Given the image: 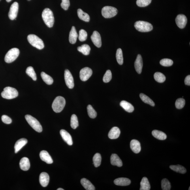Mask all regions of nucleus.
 <instances>
[{
	"label": "nucleus",
	"mask_w": 190,
	"mask_h": 190,
	"mask_svg": "<svg viewBox=\"0 0 190 190\" xmlns=\"http://www.w3.org/2000/svg\"><path fill=\"white\" fill-rule=\"evenodd\" d=\"M42 18L45 24L49 27L54 25V18L53 12L50 8H46L42 13Z\"/></svg>",
	"instance_id": "1"
},
{
	"label": "nucleus",
	"mask_w": 190,
	"mask_h": 190,
	"mask_svg": "<svg viewBox=\"0 0 190 190\" xmlns=\"http://www.w3.org/2000/svg\"><path fill=\"white\" fill-rule=\"evenodd\" d=\"M27 39L32 46L38 50H41L44 48L43 41L37 36L34 34H31L27 36Z\"/></svg>",
	"instance_id": "2"
},
{
	"label": "nucleus",
	"mask_w": 190,
	"mask_h": 190,
	"mask_svg": "<svg viewBox=\"0 0 190 190\" xmlns=\"http://www.w3.org/2000/svg\"><path fill=\"white\" fill-rule=\"evenodd\" d=\"M66 105V100L63 97L58 96L55 98L53 101L52 108L56 113H60Z\"/></svg>",
	"instance_id": "3"
},
{
	"label": "nucleus",
	"mask_w": 190,
	"mask_h": 190,
	"mask_svg": "<svg viewBox=\"0 0 190 190\" xmlns=\"http://www.w3.org/2000/svg\"><path fill=\"white\" fill-rule=\"evenodd\" d=\"M18 91L15 89L10 87L4 88L1 93L2 97L7 99H14L18 97Z\"/></svg>",
	"instance_id": "4"
},
{
	"label": "nucleus",
	"mask_w": 190,
	"mask_h": 190,
	"mask_svg": "<svg viewBox=\"0 0 190 190\" xmlns=\"http://www.w3.org/2000/svg\"><path fill=\"white\" fill-rule=\"evenodd\" d=\"M134 27L138 31L141 32H148L153 29L152 24L143 21H138L134 24Z\"/></svg>",
	"instance_id": "5"
},
{
	"label": "nucleus",
	"mask_w": 190,
	"mask_h": 190,
	"mask_svg": "<svg viewBox=\"0 0 190 190\" xmlns=\"http://www.w3.org/2000/svg\"><path fill=\"white\" fill-rule=\"evenodd\" d=\"M25 118L30 125L36 131L38 132H42V126L37 119L30 115H26L25 116Z\"/></svg>",
	"instance_id": "6"
},
{
	"label": "nucleus",
	"mask_w": 190,
	"mask_h": 190,
	"mask_svg": "<svg viewBox=\"0 0 190 190\" xmlns=\"http://www.w3.org/2000/svg\"><path fill=\"white\" fill-rule=\"evenodd\" d=\"M20 54V50L17 48L11 49L6 53L5 57V61L8 63L13 62L18 58Z\"/></svg>",
	"instance_id": "7"
},
{
	"label": "nucleus",
	"mask_w": 190,
	"mask_h": 190,
	"mask_svg": "<svg viewBox=\"0 0 190 190\" xmlns=\"http://www.w3.org/2000/svg\"><path fill=\"white\" fill-rule=\"evenodd\" d=\"M118 12L116 8L110 6H105L101 10L102 16L106 18H112L116 16Z\"/></svg>",
	"instance_id": "8"
},
{
	"label": "nucleus",
	"mask_w": 190,
	"mask_h": 190,
	"mask_svg": "<svg viewBox=\"0 0 190 190\" xmlns=\"http://www.w3.org/2000/svg\"><path fill=\"white\" fill-rule=\"evenodd\" d=\"M92 73V70L90 68L87 67L83 68L81 70L80 72V79L85 82L90 78Z\"/></svg>",
	"instance_id": "9"
},
{
	"label": "nucleus",
	"mask_w": 190,
	"mask_h": 190,
	"mask_svg": "<svg viewBox=\"0 0 190 190\" xmlns=\"http://www.w3.org/2000/svg\"><path fill=\"white\" fill-rule=\"evenodd\" d=\"M19 5L18 2H15L11 6L8 15L11 20H14L18 16Z\"/></svg>",
	"instance_id": "10"
},
{
	"label": "nucleus",
	"mask_w": 190,
	"mask_h": 190,
	"mask_svg": "<svg viewBox=\"0 0 190 190\" xmlns=\"http://www.w3.org/2000/svg\"><path fill=\"white\" fill-rule=\"evenodd\" d=\"M64 75L66 85L70 89H73L74 86V79L71 72L69 70L66 69Z\"/></svg>",
	"instance_id": "11"
},
{
	"label": "nucleus",
	"mask_w": 190,
	"mask_h": 190,
	"mask_svg": "<svg viewBox=\"0 0 190 190\" xmlns=\"http://www.w3.org/2000/svg\"><path fill=\"white\" fill-rule=\"evenodd\" d=\"M176 21L177 26L180 29H183L186 26L187 19L185 15L180 14L176 17Z\"/></svg>",
	"instance_id": "12"
},
{
	"label": "nucleus",
	"mask_w": 190,
	"mask_h": 190,
	"mask_svg": "<svg viewBox=\"0 0 190 190\" xmlns=\"http://www.w3.org/2000/svg\"><path fill=\"white\" fill-rule=\"evenodd\" d=\"M91 39L94 44L97 47L100 48L101 46V36L98 31H95L93 32L91 36Z\"/></svg>",
	"instance_id": "13"
},
{
	"label": "nucleus",
	"mask_w": 190,
	"mask_h": 190,
	"mask_svg": "<svg viewBox=\"0 0 190 190\" xmlns=\"http://www.w3.org/2000/svg\"><path fill=\"white\" fill-rule=\"evenodd\" d=\"M143 66V60L141 55L139 54L137 55L134 63V67L138 73L139 74L141 73Z\"/></svg>",
	"instance_id": "14"
},
{
	"label": "nucleus",
	"mask_w": 190,
	"mask_h": 190,
	"mask_svg": "<svg viewBox=\"0 0 190 190\" xmlns=\"http://www.w3.org/2000/svg\"><path fill=\"white\" fill-rule=\"evenodd\" d=\"M39 181L40 184L43 187L47 186L50 181V176L49 175L45 172H43L40 174L39 177Z\"/></svg>",
	"instance_id": "15"
},
{
	"label": "nucleus",
	"mask_w": 190,
	"mask_h": 190,
	"mask_svg": "<svg viewBox=\"0 0 190 190\" xmlns=\"http://www.w3.org/2000/svg\"><path fill=\"white\" fill-rule=\"evenodd\" d=\"M60 134L63 140L69 146H72L73 143L70 134L65 130H61Z\"/></svg>",
	"instance_id": "16"
},
{
	"label": "nucleus",
	"mask_w": 190,
	"mask_h": 190,
	"mask_svg": "<svg viewBox=\"0 0 190 190\" xmlns=\"http://www.w3.org/2000/svg\"><path fill=\"white\" fill-rule=\"evenodd\" d=\"M40 159L47 164H52L53 163V160L50 156L46 151L43 150L40 152Z\"/></svg>",
	"instance_id": "17"
},
{
	"label": "nucleus",
	"mask_w": 190,
	"mask_h": 190,
	"mask_svg": "<svg viewBox=\"0 0 190 190\" xmlns=\"http://www.w3.org/2000/svg\"><path fill=\"white\" fill-rule=\"evenodd\" d=\"M121 134V131L119 128L114 127L110 130L108 134V136L111 139H116L119 137Z\"/></svg>",
	"instance_id": "18"
},
{
	"label": "nucleus",
	"mask_w": 190,
	"mask_h": 190,
	"mask_svg": "<svg viewBox=\"0 0 190 190\" xmlns=\"http://www.w3.org/2000/svg\"><path fill=\"white\" fill-rule=\"evenodd\" d=\"M130 148L134 153H138L140 152L141 146L140 143L137 140H132L130 142Z\"/></svg>",
	"instance_id": "19"
},
{
	"label": "nucleus",
	"mask_w": 190,
	"mask_h": 190,
	"mask_svg": "<svg viewBox=\"0 0 190 190\" xmlns=\"http://www.w3.org/2000/svg\"><path fill=\"white\" fill-rule=\"evenodd\" d=\"M27 143L26 139L23 138L17 141L14 146L15 153H18Z\"/></svg>",
	"instance_id": "20"
},
{
	"label": "nucleus",
	"mask_w": 190,
	"mask_h": 190,
	"mask_svg": "<svg viewBox=\"0 0 190 190\" xmlns=\"http://www.w3.org/2000/svg\"><path fill=\"white\" fill-rule=\"evenodd\" d=\"M114 182L115 185L119 186H127L130 184L131 181L127 178H121L115 179Z\"/></svg>",
	"instance_id": "21"
},
{
	"label": "nucleus",
	"mask_w": 190,
	"mask_h": 190,
	"mask_svg": "<svg viewBox=\"0 0 190 190\" xmlns=\"http://www.w3.org/2000/svg\"><path fill=\"white\" fill-rule=\"evenodd\" d=\"M20 166L21 169L23 171L28 170L30 168V163L29 159L26 157H23L20 162Z\"/></svg>",
	"instance_id": "22"
},
{
	"label": "nucleus",
	"mask_w": 190,
	"mask_h": 190,
	"mask_svg": "<svg viewBox=\"0 0 190 190\" xmlns=\"http://www.w3.org/2000/svg\"><path fill=\"white\" fill-rule=\"evenodd\" d=\"M111 163L113 166H116L121 167L123 166L122 161L116 154H113L111 157Z\"/></svg>",
	"instance_id": "23"
},
{
	"label": "nucleus",
	"mask_w": 190,
	"mask_h": 190,
	"mask_svg": "<svg viewBox=\"0 0 190 190\" xmlns=\"http://www.w3.org/2000/svg\"><path fill=\"white\" fill-rule=\"evenodd\" d=\"M78 37V34L77 33L75 27H72L69 35V41L70 43L74 44L76 42Z\"/></svg>",
	"instance_id": "24"
},
{
	"label": "nucleus",
	"mask_w": 190,
	"mask_h": 190,
	"mask_svg": "<svg viewBox=\"0 0 190 190\" xmlns=\"http://www.w3.org/2000/svg\"><path fill=\"white\" fill-rule=\"evenodd\" d=\"M81 184L87 190H95V188L94 185L87 179L83 178L81 180Z\"/></svg>",
	"instance_id": "25"
},
{
	"label": "nucleus",
	"mask_w": 190,
	"mask_h": 190,
	"mask_svg": "<svg viewBox=\"0 0 190 190\" xmlns=\"http://www.w3.org/2000/svg\"><path fill=\"white\" fill-rule=\"evenodd\" d=\"M120 105L127 112L131 113L134 111V108L132 104L128 102L123 100L120 103Z\"/></svg>",
	"instance_id": "26"
},
{
	"label": "nucleus",
	"mask_w": 190,
	"mask_h": 190,
	"mask_svg": "<svg viewBox=\"0 0 190 190\" xmlns=\"http://www.w3.org/2000/svg\"><path fill=\"white\" fill-rule=\"evenodd\" d=\"M152 134L154 137L159 140H165L167 137L166 134L163 132L157 130H153Z\"/></svg>",
	"instance_id": "27"
},
{
	"label": "nucleus",
	"mask_w": 190,
	"mask_h": 190,
	"mask_svg": "<svg viewBox=\"0 0 190 190\" xmlns=\"http://www.w3.org/2000/svg\"><path fill=\"white\" fill-rule=\"evenodd\" d=\"M140 190H150V185L148 179L146 177H144L140 183Z\"/></svg>",
	"instance_id": "28"
},
{
	"label": "nucleus",
	"mask_w": 190,
	"mask_h": 190,
	"mask_svg": "<svg viewBox=\"0 0 190 190\" xmlns=\"http://www.w3.org/2000/svg\"><path fill=\"white\" fill-rule=\"evenodd\" d=\"M78 15L81 20L86 22H89L90 21V17L89 15L80 8L78 10Z\"/></svg>",
	"instance_id": "29"
},
{
	"label": "nucleus",
	"mask_w": 190,
	"mask_h": 190,
	"mask_svg": "<svg viewBox=\"0 0 190 190\" xmlns=\"http://www.w3.org/2000/svg\"><path fill=\"white\" fill-rule=\"evenodd\" d=\"M78 50L85 55H88L90 53V47L88 44H84L81 46L79 47Z\"/></svg>",
	"instance_id": "30"
},
{
	"label": "nucleus",
	"mask_w": 190,
	"mask_h": 190,
	"mask_svg": "<svg viewBox=\"0 0 190 190\" xmlns=\"http://www.w3.org/2000/svg\"><path fill=\"white\" fill-rule=\"evenodd\" d=\"M170 168L172 170L177 172L181 174H185L186 172V169L183 166L180 165H171L170 166Z\"/></svg>",
	"instance_id": "31"
},
{
	"label": "nucleus",
	"mask_w": 190,
	"mask_h": 190,
	"mask_svg": "<svg viewBox=\"0 0 190 190\" xmlns=\"http://www.w3.org/2000/svg\"><path fill=\"white\" fill-rule=\"evenodd\" d=\"M140 99L142 100L143 101L145 102V103L150 105L151 106H154L155 104L150 98L145 95L143 93H141L140 94Z\"/></svg>",
	"instance_id": "32"
},
{
	"label": "nucleus",
	"mask_w": 190,
	"mask_h": 190,
	"mask_svg": "<svg viewBox=\"0 0 190 190\" xmlns=\"http://www.w3.org/2000/svg\"><path fill=\"white\" fill-rule=\"evenodd\" d=\"M40 75H41L43 80L46 84L51 85L53 84V80L50 76L48 75V74H46L45 72H42Z\"/></svg>",
	"instance_id": "33"
},
{
	"label": "nucleus",
	"mask_w": 190,
	"mask_h": 190,
	"mask_svg": "<svg viewBox=\"0 0 190 190\" xmlns=\"http://www.w3.org/2000/svg\"><path fill=\"white\" fill-rule=\"evenodd\" d=\"M154 78L155 80L159 83H163L166 80L165 76L161 72H155L154 75Z\"/></svg>",
	"instance_id": "34"
},
{
	"label": "nucleus",
	"mask_w": 190,
	"mask_h": 190,
	"mask_svg": "<svg viewBox=\"0 0 190 190\" xmlns=\"http://www.w3.org/2000/svg\"><path fill=\"white\" fill-rule=\"evenodd\" d=\"M93 164L95 167H98L100 165L101 161V155L99 153H96L93 157Z\"/></svg>",
	"instance_id": "35"
},
{
	"label": "nucleus",
	"mask_w": 190,
	"mask_h": 190,
	"mask_svg": "<svg viewBox=\"0 0 190 190\" xmlns=\"http://www.w3.org/2000/svg\"><path fill=\"white\" fill-rule=\"evenodd\" d=\"M116 57L117 62L120 65H122L123 63V57L122 50L119 48L117 50Z\"/></svg>",
	"instance_id": "36"
},
{
	"label": "nucleus",
	"mask_w": 190,
	"mask_h": 190,
	"mask_svg": "<svg viewBox=\"0 0 190 190\" xmlns=\"http://www.w3.org/2000/svg\"><path fill=\"white\" fill-rule=\"evenodd\" d=\"M26 72L34 81H36L37 80V76L33 67L30 66L27 67L26 69Z\"/></svg>",
	"instance_id": "37"
},
{
	"label": "nucleus",
	"mask_w": 190,
	"mask_h": 190,
	"mask_svg": "<svg viewBox=\"0 0 190 190\" xmlns=\"http://www.w3.org/2000/svg\"><path fill=\"white\" fill-rule=\"evenodd\" d=\"M70 126L74 129H75L78 127L79 122L77 117L75 114H72L70 120Z\"/></svg>",
	"instance_id": "38"
},
{
	"label": "nucleus",
	"mask_w": 190,
	"mask_h": 190,
	"mask_svg": "<svg viewBox=\"0 0 190 190\" xmlns=\"http://www.w3.org/2000/svg\"><path fill=\"white\" fill-rule=\"evenodd\" d=\"M161 187L163 190H170L171 185L169 181L166 179H163L161 181Z\"/></svg>",
	"instance_id": "39"
},
{
	"label": "nucleus",
	"mask_w": 190,
	"mask_h": 190,
	"mask_svg": "<svg viewBox=\"0 0 190 190\" xmlns=\"http://www.w3.org/2000/svg\"><path fill=\"white\" fill-rule=\"evenodd\" d=\"M87 112L89 116L91 118H95L97 116V113L92 106L89 105L87 107Z\"/></svg>",
	"instance_id": "40"
},
{
	"label": "nucleus",
	"mask_w": 190,
	"mask_h": 190,
	"mask_svg": "<svg viewBox=\"0 0 190 190\" xmlns=\"http://www.w3.org/2000/svg\"><path fill=\"white\" fill-rule=\"evenodd\" d=\"M152 0H137V5L140 7H146L150 4Z\"/></svg>",
	"instance_id": "41"
},
{
	"label": "nucleus",
	"mask_w": 190,
	"mask_h": 190,
	"mask_svg": "<svg viewBox=\"0 0 190 190\" xmlns=\"http://www.w3.org/2000/svg\"><path fill=\"white\" fill-rule=\"evenodd\" d=\"M185 104V100L182 98H179L176 102V106L177 108L181 109L184 107Z\"/></svg>",
	"instance_id": "42"
},
{
	"label": "nucleus",
	"mask_w": 190,
	"mask_h": 190,
	"mask_svg": "<svg viewBox=\"0 0 190 190\" xmlns=\"http://www.w3.org/2000/svg\"><path fill=\"white\" fill-rule=\"evenodd\" d=\"M160 63L164 67H169L173 65V61L170 59H164L160 61Z\"/></svg>",
	"instance_id": "43"
},
{
	"label": "nucleus",
	"mask_w": 190,
	"mask_h": 190,
	"mask_svg": "<svg viewBox=\"0 0 190 190\" xmlns=\"http://www.w3.org/2000/svg\"><path fill=\"white\" fill-rule=\"evenodd\" d=\"M87 34L84 30L81 29L79 33V39L80 41L83 42L87 39Z\"/></svg>",
	"instance_id": "44"
},
{
	"label": "nucleus",
	"mask_w": 190,
	"mask_h": 190,
	"mask_svg": "<svg viewBox=\"0 0 190 190\" xmlns=\"http://www.w3.org/2000/svg\"><path fill=\"white\" fill-rule=\"evenodd\" d=\"M112 78V75L111 72L110 70H107L106 73L104 76L103 80V82L105 83L109 82Z\"/></svg>",
	"instance_id": "45"
},
{
	"label": "nucleus",
	"mask_w": 190,
	"mask_h": 190,
	"mask_svg": "<svg viewBox=\"0 0 190 190\" xmlns=\"http://www.w3.org/2000/svg\"><path fill=\"white\" fill-rule=\"evenodd\" d=\"M62 2L61 4L62 8L64 10H67L70 6L69 0H62Z\"/></svg>",
	"instance_id": "46"
},
{
	"label": "nucleus",
	"mask_w": 190,
	"mask_h": 190,
	"mask_svg": "<svg viewBox=\"0 0 190 190\" xmlns=\"http://www.w3.org/2000/svg\"><path fill=\"white\" fill-rule=\"evenodd\" d=\"M2 120L3 123L6 124H10L12 123L11 119L6 115H4L2 116Z\"/></svg>",
	"instance_id": "47"
},
{
	"label": "nucleus",
	"mask_w": 190,
	"mask_h": 190,
	"mask_svg": "<svg viewBox=\"0 0 190 190\" xmlns=\"http://www.w3.org/2000/svg\"><path fill=\"white\" fill-rule=\"evenodd\" d=\"M185 85L190 86V76H188L185 78Z\"/></svg>",
	"instance_id": "48"
},
{
	"label": "nucleus",
	"mask_w": 190,
	"mask_h": 190,
	"mask_svg": "<svg viewBox=\"0 0 190 190\" xmlns=\"http://www.w3.org/2000/svg\"><path fill=\"white\" fill-rule=\"evenodd\" d=\"M64 189L62 188H59L57 189V190H64Z\"/></svg>",
	"instance_id": "49"
},
{
	"label": "nucleus",
	"mask_w": 190,
	"mask_h": 190,
	"mask_svg": "<svg viewBox=\"0 0 190 190\" xmlns=\"http://www.w3.org/2000/svg\"><path fill=\"white\" fill-rule=\"evenodd\" d=\"M12 0H6V1H7L8 2H10Z\"/></svg>",
	"instance_id": "50"
},
{
	"label": "nucleus",
	"mask_w": 190,
	"mask_h": 190,
	"mask_svg": "<svg viewBox=\"0 0 190 190\" xmlns=\"http://www.w3.org/2000/svg\"><path fill=\"white\" fill-rule=\"evenodd\" d=\"M189 190H190V187H189Z\"/></svg>",
	"instance_id": "51"
}]
</instances>
